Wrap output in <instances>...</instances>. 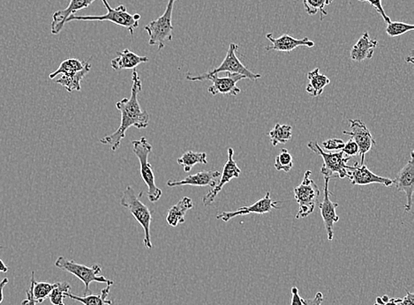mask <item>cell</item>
I'll use <instances>...</instances> for the list:
<instances>
[{"mask_svg":"<svg viewBox=\"0 0 414 305\" xmlns=\"http://www.w3.org/2000/svg\"><path fill=\"white\" fill-rule=\"evenodd\" d=\"M350 131H344L343 134L352 137L359 147V155L360 156V165H364V160L366 153L371 150L372 147L376 144L371 133L366 127L365 123L360 119H349Z\"/></svg>","mask_w":414,"mask_h":305,"instance_id":"8fae6325","label":"cell"},{"mask_svg":"<svg viewBox=\"0 0 414 305\" xmlns=\"http://www.w3.org/2000/svg\"><path fill=\"white\" fill-rule=\"evenodd\" d=\"M397 305H414V294L406 291V295L404 298H396Z\"/></svg>","mask_w":414,"mask_h":305,"instance_id":"74e56055","label":"cell"},{"mask_svg":"<svg viewBox=\"0 0 414 305\" xmlns=\"http://www.w3.org/2000/svg\"><path fill=\"white\" fill-rule=\"evenodd\" d=\"M332 2L333 0H303L307 14L313 17L320 12L321 21L324 20V17L328 14L325 10L326 6L331 5Z\"/></svg>","mask_w":414,"mask_h":305,"instance_id":"f1b7e54d","label":"cell"},{"mask_svg":"<svg viewBox=\"0 0 414 305\" xmlns=\"http://www.w3.org/2000/svg\"><path fill=\"white\" fill-rule=\"evenodd\" d=\"M111 291V286H106L103 288L99 295H87L83 297L72 294L71 292L67 294V297L71 298L74 301L80 302L84 305H114V301L108 299V295Z\"/></svg>","mask_w":414,"mask_h":305,"instance_id":"cb8c5ba5","label":"cell"},{"mask_svg":"<svg viewBox=\"0 0 414 305\" xmlns=\"http://www.w3.org/2000/svg\"><path fill=\"white\" fill-rule=\"evenodd\" d=\"M360 2H369L384 19V23L389 24L391 23V18L386 14L384 8H382V0H359Z\"/></svg>","mask_w":414,"mask_h":305,"instance_id":"e575fe53","label":"cell"},{"mask_svg":"<svg viewBox=\"0 0 414 305\" xmlns=\"http://www.w3.org/2000/svg\"><path fill=\"white\" fill-rule=\"evenodd\" d=\"M90 70L91 65L87 62L86 67L83 70L78 72L77 74L74 75H70V76H64V75H62L61 78L56 81V83L61 85L69 93H72L73 91H81V83L83 81L84 77L89 74Z\"/></svg>","mask_w":414,"mask_h":305,"instance_id":"d4e9b609","label":"cell"},{"mask_svg":"<svg viewBox=\"0 0 414 305\" xmlns=\"http://www.w3.org/2000/svg\"><path fill=\"white\" fill-rule=\"evenodd\" d=\"M347 178L353 185H360V187L380 184L386 187H391L393 185L391 179L375 175V173L369 171L366 165H360L359 162L354 163L353 166L347 167Z\"/></svg>","mask_w":414,"mask_h":305,"instance_id":"5bb4252c","label":"cell"},{"mask_svg":"<svg viewBox=\"0 0 414 305\" xmlns=\"http://www.w3.org/2000/svg\"><path fill=\"white\" fill-rule=\"evenodd\" d=\"M70 291L71 285L68 282H56L54 288L49 295V299L53 305H68L64 303V299Z\"/></svg>","mask_w":414,"mask_h":305,"instance_id":"f546056e","label":"cell"},{"mask_svg":"<svg viewBox=\"0 0 414 305\" xmlns=\"http://www.w3.org/2000/svg\"><path fill=\"white\" fill-rule=\"evenodd\" d=\"M118 58L112 59L111 61L112 68L115 71L130 70L134 69L143 63H148L149 58L136 54L128 49H125L123 52H118Z\"/></svg>","mask_w":414,"mask_h":305,"instance_id":"44dd1931","label":"cell"},{"mask_svg":"<svg viewBox=\"0 0 414 305\" xmlns=\"http://www.w3.org/2000/svg\"><path fill=\"white\" fill-rule=\"evenodd\" d=\"M87 63L81 61L77 59H65L61 63L57 70L50 74L49 77L50 78H54L59 74L64 75V76H70V75H74L83 70L86 67Z\"/></svg>","mask_w":414,"mask_h":305,"instance_id":"484cf974","label":"cell"},{"mask_svg":"<svg viewBox=\"0 0 414 305\" xmlns=\"http://www.w3.org/2000/svg\"><path fill=\"white\" fill-rule=\"evenodd\" d=\"M307 147L312 152L322 157L324 165L322 166L321 174L329 179L347 178V162L350 157L344 156L343 151L335 153H326L319 146L318 141H310Z\"/></svg>","mask_w":414,"mask_h":305,"instance_id":"ba28073f","label":"cell"},{"mask_svg":"<svg viewBox=\"0 0 414 305\" xmlns=\"http://www.w3.org/2000/svg\"><path fill=\"white\" fill-rule=\"evenodd\" d=\"M8 272V267L6 265L3 260L0 259V273Z\"/></svg>","mask_w":414,"mask_h":305,"instance_id":"b9f144b4","label":"cell"},{"mask_svg":"<svg viewBox=\"0 0 414 305\" xmlns=\"http://www.w3.org/2000/svg\"><path fill=\"white\" fill-rule=\"evenodd\" d=\"M238 46L236 43H231L229 45L227 56L222 62V64L218 67L213 69L212 71L206 72L207 75L219 74L220 72H231V74H238L243 75L246 78H249L250 81H256L261 78V74H253L247 69L236 55Z\"/></svg>","mask_w":414,"mask_h":305,"instance_id":"30bf717a","label":"cell"},{"mask_svg":"<svg viewBox=\"0 0 414 305\" xmlns=\"http://www.w3.org/2000/svg\"><path fill=\"white\" fill-rule=\"evenodd\" d=\"M325 179V187H324V200L322 201L319 205L320 211H321V215L322 221L324 223V227L326 232H327L328 239L329 241L333 240L334 238V225L340 221V216L338 215L337 209L338 204L332 202L331 198H329V180L327 178Z\"/></svg>","mask_w":414,"mask_h":305,"instance_id":"2e32d148","label":"cell"},{"mask_svg":"<svg viewBox=\"0 0 414 305\" xmlns=\"http://www.w3.org/2000/svg\"><path fill=\"white\" fill-rule=\"evenodd\" d=\"M133 151L140 162L141 177L148 187L147 196L150 202L155 203L161 199L163 191L156 187V177L154 174L152 166L149 162V156L152 152V146L145 137L140 140L132 141Z\"/></svg>","mask_w":414,"mask_h":305,"instance_id":"3957f363","label":"cell"},{"mask_svg":"<svg viewBox=\"0 0 414 305\" xmlns=\"http://www.w3.org/2000/svg\"><path fill=\"white\" fill-rule=\"evenodd\" d=\"M143 194V191H141L139 194H136L134 189L128 185L122 193L121 205L127 209L138 223L142 226L144 231V246L147 249L152 250L153 245L152 238H150V223L152 221V215L149 207L141 200Z\"/></svg>","mask_w":414,"mask_h":305,"instance_id":"7a4b0ae2","label":"cell"},{"mask_svg":"<svg viewBox=\"0 0 414 305\" xmlns=\"http://www.w3.org/2000/svg\"><path fill=\"white\" fill-rule=\"evenodd\" d=\"M178 0H168L167 6L165 12L161 17L150 21L147 24L144 30L148 33L149 45L152 46H158V50L164 49L166 43L172 40V32H174V26H172V12L175 2Z\"/></svg>","mask_w":414,"mask_h":305,"instance_id":"8992f818","label":"cell"},{"mask_svg":"<svg viewBox=\"0 0 414 305\" xmlns=\"http://www.w3.org/2000/svg\"><path fill=\"white\" fill-rule=\"evenodd\" d=\"M105 8L107 9V12L103 15L94 17H78V15H71L67 20V23L74 21H111V23L118 25L119 27L127 28L132 36H134V30L139 27V21L141 19L140 14H130L127 12V8L123 5H119L117 8H112L109 5L107 0H102Z\"/></svg>","mask_w":414,"mask_h":305,"instance_id":"5b68a950","label":"cell"},{"mask_svg":"<svg viewBox=\"0 0 414 305\" xmlns=\"http://www.w3.org/2000/svg\"><path fill=\"white\" fill-rule=\"evenodd\" d=\"M413 54H411L410 58H406V62L413 63Z\"/></svg>","mask_w":414,"mask_h":305,"instance_id":"ee69618b","label":"cell"},{"mask_svg":"<svg viewBox=\"0 0 414 305\" xmlns=\"http://www.w3.org/2000/svg\"><path fill=\"white\" fill-rule=\"evenodd\" d=\"M178 165L183 167L184 171L186 173L190 172L193 167L196 165H207V154L205 152H193V151H187L183 155L178 158Z\"/></svg>","mask_w":414,"mask_h":305,"instance_id":"4316f807","label":"cell"},{"mask_svg":"<svg viewBox=\"0 0 414 305\" xmlns=\"http://www.w3.org/2000/svg\"><path fill=\"white\" fill-rule=\"evenodd\" d=\"M186 78L187 81H210L212 83L211 86L208 89V92L212 96L216 94H228V96H237L240 93V90L237 87L238 81L244 80L246 77L238 74H231L227 72V76L219 77L218 74L207 75L205 74L200 75H192L187 74Z\"/></svg>","mask_w":414,"mask_h":305,"instance_id":"9c48e42d","label":"cell"},{"mask_svg":"<svg viewBox=\"0 0 414 305\" xmlns=\"http://www.w3.org/2000/svg\"><path fill=\"white\" fill-rule=\"evenodd\" d=\"M414 30V25L400 23V21H391L387 24L386 33L391 37H397L402 34L411 32Z\"/></svg>","mask_w":414,"mask_h":305,"instance_id":"d6a6232c","label":"cell"},{"mask_svg":"<svg viewBox=\"0 0 414 305\" xmlns=\"http://www.w3.org/2000/svg\"><path fill=\"white\" fill-rule=\"evenodd\" d=\"M322 300H324V295L322 292H318L313 298H310V299L302 298V303L304 305H322Z\"/></svg>","mask_w":414,"mask_h":305,"instance_id":"f35d334b","label":"cell"},{"mask_svg":"<svg viewBox=\"0 0 414 305\" xmlns=\"http://www.w3.org/2000/svg\"><path fill=\"white\" fill-rule=\"evenodd\" d=\"M384 305H397L396 303V298H390V299L386 302Z\"/></svg>","mask_w":414,"mask_h":305,"instance_id":"7bdbcfd3","label":"cell"},{"mask_svg":"<svg viewBox=\"0 0 414 305\" xmlns=\"http://www.w3.org/2000/svg\"><path fill=\"white\" fill-rule=\"evenodd\" d=\"M55 266L59 269L63 270V271L70 273L72 275L76 276L78 279L84 283L85 289H84L83 295L93 294L90 288V283H105L106 285L109 286L114 284V282L112 280L99 275L102 272V267L99 264H95V265L89 267L81 265V264L77 263L74 260H68L65 257L59 256L57 260L55 261Z\"/></svg>","mask_w":414,"mask_h":305,"instance_id":"277c9868","label":"cell"},{"mask_svg":"<svg viewBox=\"0 0 414 305\" xmlns=\"http://www.w3.org/2000/svg\"><path fill=\"white\" fill-rule=\"evenodd\" d=\"M194 207L192 199L189 197H183L178 202L172 206L166 215V222L172 227H177L186 222V215Z\"/></svg>","mask_w":414,"mask_h":305,"instance_id":"7402d4cb","label":"cell"},{"mask_svg":"<svg viewBox=\"0 0 414 305\" xmlns=\"http://www.w3.org/2000/svg\"><path fill=\"white\" fill-rule=\"evenodd\" d=\"M377 45L378 41L370 39L369 34L365 32L351 50V59L356 62H362L366 59H372L374 55V50Z\"/></svg>","mask_w":414,"mask_h":305,"instance_id":"ffe728a7","label":"cell"},{"mask_svg":"<svg viewBox=\"0 0 414 305\" xmlns=\"http://www.w3.org/2000/svg\"><path fill=\"white\" fill-rule=\"evenodd\" d=\"M311 171H307L303 181L293 189L294 198L299 205L296 219L306 218L315 211L321 191L311 178Z\"/></svg>","mask_w":414,"mask_h":305,"instance_id":"52a82bcc","label":"cell"},{"mask_svg":"<svg viewBox=\"0 0 414 305\" xmlns=\"http://www.w3.org/2000/svg\"><path fill=\"white\" fill-rule=\"evenodd\" d=\"M322 147L325 150L329 151H340L343 149L344 146V140L340 139H337V138H333V139H329L324 141L322 144Z\"/></svg>","mask_w":414,"mask_h":305,"instance_id":"836d02e7","label":"cell"},{"mask_svg":"<svg viewBox=\"0 0 414 305\" xmlns=\"http://www.w3.org/2000/svg\"><path fill=\"white\" fill-rule=\"evenodd\" d=\"M220 176L221 173L218 171H202L187 176L186 178L182 179V180H172L170 179L167 182V185L171 188L183 187V185L214 188L218 184L216 179Z\"/></svg>","mask_w":414,"mask_h":305,"instance_id":"e0dca14e","label":"cell"},{"mask_svg":"<svg viewBox=\"0 0 414 305\" xmlns=\"http://www.w3.org/2000/svg\"><path fill=\"white\" fill-rule=\"evenodd\" d=\"M8 278H4L2 280V282H0V304H2L3 300H4V288L8 283Z\"/></svg>","mask_w":414,"mask_h":305,"instance_id":"60d3db41","label":"cell"},{"mask_svg":"<svg viewBox=\"0 0 414 305\" xmlns=\"http://www.w3.org/2000/svg\"><path fill=\"white\" fill-rule=\"evenodd\" d=\"M234 156V151L230 147L228 149L227 162H225L224 168H222L220 180L218 181V183L216 184L214 188H211V190L203 197V203L205 207L212 205L214 203L216 198L218 197L222 187L229 183L231 179L240 178L241 171L238 168L237 162H235Z\"/></svg>","mask_w":414,"mask_h":305,"instance_id":"7c38bea8","label":"cell"},{"mask_svg":"<svg viewBox=\"0 0 414 305\" xmlns=\"http://www.w3.org/2000/svg\"><path fill=\"white\" fill-rule=\"evenodd\" d=\"M96 0H71L67 8L55 12L52 15V34H58L61 32L67 20L75 12L86 9Z\"/></svg>","mask_w":414,"mask_h":305,"instance_id":"d6986e66","label":"cell"},{"mask_svg":"<svg viewBox=\"0 0 414 305\" xmlns=\"http://www.w3.org/2000/svg\"><path fill=\"white\" fill-rule=\"evenodd\" d=\"M393 185L397 191H404L407 202L404 206V211L410 212L413 207V197L414 190V159L413 151L411 152L410 160L406 166L398 173L394 179Z\"/></svg>","mask_w":414,"mask_h":305,"instance_id":"9a60e30c","label":"cell"},{"mask_svg":"<svg viewBox=\"0 0 414 305\" xmlns=\"http://www.w3.org/2000/svg\"><path fill=\"white\" fill-rule=\"evenodd\" d=\"M278 201L273 200L271 198V193L268 191L265 197L261 200H257L253 205L249 207H240L233 212H222L216 215V219L222 220V222H228L235 217L249 215V213H257V215H266L271 212L273 209H279L278 206Z\"/></svg>","mask_w":414,"mask_h":305,"instance_id":"4fadbf2b","label":"cell"},{"mask_svg":"<svg viewBox=\"0 0 414 305\" xmlns=\"http://www.w3.org/2000/svg\"><path fill=\"white\" fill-rule=\"evenodd\" d=\"M343 153L348 157H352L359 155V147L357 143L353 139H350L346 143H344L343 147Z\"/></svg>","mask_w":414,"mask_h":305,"instance_id":"d590c367","label":"cell"},{"mask_svg":"<svg viewBox=\"0 0 414 305\" xmlns=\"http://www.w3.org/2000/svg\"><path fill=\"white\" fill-rule=\"evenodd\" d=\"M34 275H36V272H31L30 276V287L29 291H26L27 298L21 302V305H37L36 301L34 299L33 297V284L34 282Z\"/></svg>","mask_w":414,"mask_h":305,"instance_id":"8d00e7d4","label":"cell"},{"mask_svg":"<svg viewBox=\"0 0 414 305\" xmlns=\"http://www.w3.org/2000/svg\"><path fill=\"white\" fill-rule=\"evenodd\" d=\"M269 138L273 147L278 144L287 143L293 137V127L288 125L276 124L272 130L269 132Z\"/></svg>","mask_w":414,"mask_h":305,"instance_id":"83f0119b","label":"cell"},{"mask_svg":"<svg viewBox=\"0 0 414 305\" xmlns=\"http://www.w3.org/2000/svg\"><path fill=\"white\" fill-rule=\"evenodd\" d=\"M266 39L271 43V45L265 47L267 52L277 50V52L289 53L298 48V47L305 46L312 48L315 45L309 37H304L302 39H296L287 34H283V36L278 37V39H275L272 34H266Z\"/></svg>","mask_w":414,"mask_h":305,"instance_id":"ac0fdd59","label":"cell"},{"mask_svg":"<svg viewBox=\"0 0 414 305\" xmlns=\"http://www.w3.org/2000/svg\"><path fill=\"white\" fill-rule=\"evenodd\" d=\"M309 83L307 86V92L313 97H318L324 93V87L331 83V80L324 74H320V69L315 68L307 74Z\"/></svg>","mask_w":414,"mask_h":305,"instance_id":"603a6c76","label":"cell"},{"mask_svg":"<svg viewBox=\"0 0 414 305\" xmlns=\"http://www.w3.org/2000/svg\"><path fill=\"white\" fill-rule=\"evenodd\" d=\"M55 287V283L37 282H34L33 284V297L37 304H42L47 298H49L52 289Z\"/></svg>","mask_w":414,"mask_h":305,"instance_id":"4dcf8cb0","label":"cell"},{"mask_svg":"<svg viewBox=\"0 0 414 305\" xmlns=\"http://www.w3.org/2000/svg\"><path fill=\"white\" fill-rule=\"evenodd\" d=\"M132 90L130 98H123L116 103V108L121 112V125L114 134L100 140V143L109 146L116 152L121 147V141L127 131L132 127L145 129L149 125V114L142 109L139 102V94L143 90V83L136 70L132 74Z\"/></svg>","mask_w":414,"mask_h":305,"instance_id":"6da1fadb","label":"cell"},{"mask_svg":"<svg viewBox=\"0 0 414 305\" xmlns=\"http://www.w3.org/2000/svg\"><path fill=\"white\" fill-rule=\"evenodd\" d=\"M293 156L287 149H282L280 153L276 157L274 167L278 171L289 172L293 168Z\"/></svg>","mask_w":414,"mask_h":305,"instance_id":"1f68e13d","label":"cell"},{"mask_svg":"<svg viewBox=\"0 0 414 305\" xmlns=\"http://www.w3.org/2000/svg\"><path fill=\"white\" fill-rule=\"evenodd\" d=\"M291 305H304L302 298L300 297L299 289L297 287L291 288Z\"/></svg>","mask_w":414,"mask_h":305,"instance_id":"ab89813d","label":"cell"}]
</instances>
